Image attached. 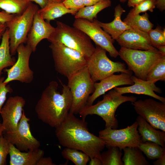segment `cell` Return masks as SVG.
Listing matches in <instances>:
<instances>
[{
	"mask_svg": "<svg viewBox=\"0 0 165 165\" xmlns=\"http://www.w3.org/2000/svg\"><path fill=\"white\" fill-rule=\"evenodd\" d=\"M30 2H34L38 4L42 8L44 7L48 3V0H28Z\"/></svg>",
	"mask_w": 165,
	"mask_h": 165,
	"instance_id": "obj_44",
	"label": "cell"
},
{
	"mask_svg": "<svg viewBox=\"0 0 165 165\" xmlns=\"http://www.w3.org/2000/svg\"><path fill=\"white\" fill-rule=\"evenodd\" d=\"M136 113L153 127L165 132V103L151 98L131 103Z\"/></svg>",
	"mask_w": 165,
	"mask_h": 165,
	"instance_id": "obj_13",
	"label": "cell"
},
{
	"mask_svg": "<svg viewBox=\"0 0 165 165\" xmlns=\"http://www.w3.org/2000/svg\"><path fill=\"white\" fill-rule=\"evenodd\" d=\"M121 47L134 50L153 49L148 33L131 28L125 31L116 40Z\"/></svg>",
	"mask_w": 165,
	"mask_h": 165,
	"instance_id": "obj_17",
	"label": "cell"
},
{
	"mask_svg": "<svg viewBox=\"0 0 165 165\" xmlns=\"http://www.w3.org/2000/svg\"><path fill=\"white\" fill-rule=\"evenodd\" d=\"M132 74L122 72L119 75L113 74L94 83V90L90 96L86 105H92L99 96L115 87L124 85H131L134 82L131 79Z\"/></svg>",
	"mask_w": 165,
	"mask_h": 165,
	"instance_id": "obj_16",
	"label": "cell"
},
{
	"mask_svg": "<svg viewBox=\"0 0 165 165\" xmlns=\"http://www.w3.org/2000/svg\"><path fill=\"white\" fill-rule=\"evenodd\" d=\"M62 3L67 8L77 11L85 6L83 0H64Z\"/></svg>",
	"mask_w": 165,
	"mask_h": 165,
	"instance_id": "obj_37",
	"label": "cell"
},
{
	"mask_svg": "<svg viewBox=\"0 0 165 165\" xmlns=\"http://www.w3.org/2000/svg\"><path fill=\"white\" fill-rule=\"evenodd\" d=\"M106 52L96 45L94 51L87 60L86 67L94 83L116 72L132 74V71L126 68L124 63L110 60L106 55Z\"/></svg>",
	"mask_w": 165,
	"mask_h": 165,
	"instance_id": "obj_8",
	"label": "cell"
},
{
	"mask_svg": "<svg viewBox=\"0 0 165 165\" xmlns=\"http://www.w3.org/2000/svg\"><path fill=\"white\" fill-rule=\"evenodd\" d=\"M89 162L90 165H102L101 160L97 157L90 158Z\"/></svg>",
	"mask_w": 165,
	"mask_h": 165,
	"instance_id": "obj_42",
	"label": "cell"
},
{
	"mask_svg": "<svg viewBox=\"0 0 165 165\" xmlns=\"http://www.w3.org/2000/svg\"><path fill=\"white\" fill-rule=\"evenodd\" d=\"M5 130V128L0 121V137L3 134Z\"/></svg>",
	"mask_w": 165,
	"mask_h": 165,
	"instance_id": "obj_48",
	"label": "cell"
},
{
	"mask_svg": "<svg viewBox=\"0 0 165 165\" xmlns=\"http://www.w3.org/2000/svg\"><path fill=\"white\" fill-rule=\"evenodd\" d=\"M154 165H165V151H164L160 156L153 163Z\"/></svg>",
	"mask_w": 165,
	"mask_h": 165,
	"instance_id": "obj_41",
	"label": "cell"
},
{
	"mask_svg": "<svg viewBox=\"0 0 165 165\" xmlns=\"http://www.w3.org/2000/svg\"><path fill=\"white\" fill-rule=\"evenodd\" d=\"M33 52L28 45L20 44L16 50L17 59L14 64L9 68H6L7 77L4 82L7 84L13 81H18L22 83H31L34 78V72L29 67L30 57Z\"/></svg>",
	"mask_w": 165,
	"mask_h": 165,
	"instance_id": "obj_11",
	"label": "cell"
},
{
	"mask_svg": "<svg viewBox=\"0 0 165 165\" xmlns=\"http://www.w3.org/2000/svg\"><path fill=\"white\" fill-rule=\"evenodd\" d=\"M138 147L149 160L158 159L165 151V147L151 141L142 142Z\"/></svg>",
	"mask_w": 165,
	"mask_h": 165,
	"instance_id": "obj_32",
	"label": "cell"
},
{
	"mask_svg": "<svg viewBox=\"0 0 165 165\" xmlns=\"http://www.w3.org/2000/svg\"><path fill=\"white\" fill-rule=\"evenodd\" d=\"M138 127L136 121L123 129L105 127L99 132V137L104 140L107 148L116 147L122 150L126 147H138L142 141Z\"/></svg>",
	"mask_w": 165,
	"mask_h": 165,
	"instance_id": "obj_10",
	"label": "cell"
},
{
	"mask_svg": "<svg viewBox=\"0 0 165 165\" xmlns=\"http://www.w3.org/2000/svg\"><path fill=\"white\" fill-rule=\"evenodd\" d=\"M56 24L48 41L51 43H61L76 50L88 59L95 50L89 36L81 30L61 22L57 21Z\"/></svg>",
	"mask_w": 165,
	"mask_h": 165,
	"instance_id": "obj_4",
	"label": "cell"
},
{
	"mask_svg": "<svg viewBox=\"0 0 165 165\" xmlns=\"http://www.w3.org/2000/svg\"><path fill=\"white\" fill-rule=\"evenodd\" d=\"M110 0H101L90 6H85L80 9L75 15V19L82 18L93 21L97 18V14L103 9L110 6Z\"/></svg>",
	"mask_w": 165,
	"mask_h": 165,
	"instance_id": "obj_24",
	"label": "cell"
},
{
	"mask_svg": "<svg viewBox=\"0 0 165 165\" xmlns=\"http://www.w3.org/2000/svg\"><path fill=\"white\" fill-rule=\"evenodd\" d=\"M123 150L124 155L121 159L124 165L150 164L138 147H126Z\"/></svg>",
	"mask_w": 165,
	"mask_h": 165,
	"instance_id": "obj_27",
	"label": "cell"
},
{
	"mask_svg": "<svg viewBox=\"0 0 165 165\" xmlns=\"http://www.w3.org/2000/svg\"><path fill=\"white\" fill-rule=\"evenodd\" d=\"M131 79L134 84L129 86L124 87H115L113 89L121 94L132 93L143 94L152 97L160 101L165 103V98L157 95L155 92L162 93V90L155 85L146 80H143L133 75Z\"/></svg>",
	"mask_w": 165,
	"mask_h": 165,
	"instance_id": "obj_19",
	"label": "cell"
},
{
	"mask_svg": "<svg viewBox=\"0 0 165 165\" xmlns=\"http://www.w3.org/2000/svg\"><path fill=\"white\" fill-rule=\"evenodd\" d=\"M145 0H128L127 6L129 7H134L140 4Z\"/></svg>",
	"mask_w": 165,
	"mask_h": 165,
	"instance_id": "obj_43",
	"label": "cell"
},
{
	"mask_svg": "<svg viewBox=\"0 0 165 165\" xmlns=\"http://www.w3.org/2000/svg\"><path fill=\"white\" fill-rule=\"evenodd\" d=\"M64 0H48V3H62Z\"/></svg>",
	"mask_w": 165,
	"mask_h": 165,
	"instance_id": "obj_49",
	"label": "cell"
},
{
	"mask_svg": "<svg viewBox=\"0 0 165 165\" xmlns=\"http://www.w3.org/2000/svg\"><path fill=\"white\" fill-rule=\"evenodd\" d=\"M125 10L120 4L114 9V19L111 22L104 23L97 20L98 24L106 32L109 34L113 40H116L125 31L132 28L121 19V16Z\"/></svg>",
	"mask_w": 165,
	"mask_h": 165,
	"instance_id": "obj_22",
	"label": "cell"
},
{
	"mask_svg": "<svg viewBox=\"0 0 165 165\" xmlns=\"http://www.w3.org/2000/svg\"><path fill=\"white\" fill-rule=\"evenodd\" d=\"M50 157H42L38 161L36 165H56Z\"/></svg>",
	"mask_w": 165,
	"mask_h": 165,
	"instance_id": "obj_39",
	"label": "cell"
},
{
	"mask_svg": "<svg viewBox=\"0 0 165 165\" xmlns=\"http://www.w3.org/2000/svg\"><path fill=\"white\" fill-rule=\"evenodd\" d=\"M9 151V143L2 134L0 137V165L7 164V157Z\"/></svg>",
	"mask_w": 165,
	"mask_h": 165,
	"instance_id": "obj_35",
	"label": "cell"
},
{
	"mask_svg": "<svg viewBox=\"0 0 165 165\" xmlns=\"http://www.w3.org/2000/svg\"><path fill=\"white\" fill-rule=\"evenodd\" d=\"M73 25L85 33L96 45L107 51L111 57L116 58L119 56L118 51L113 45L114 40L101 28L97 20L94 19L93 21H90L85 19L77 18Z\"/></svg>",
	"mask_w": 165,
	"mask_h": 165,
	"instance_id": "obj_12",
	"label": "cell"
},
{
	"mask_svg": "<svg viewBox=\"0 0 165 165\" xmlns=\"http://www.w3.org/2000/svg\"><path fill=\"white\" fill-rule=\"evenodd\" d=\"M7 28L6 23L0 22V39Z\"/></svg>",
	"mask_w": 165,
	"mask_h": 165,
	"instance_id": "obj_45",
	"label": "cell"
},
{
	"mask_svg": "<svg viewBox=\"0 0 165 165\" xmlns=\"http://www.w3.org/2000/svg\"><path fill=\"white\" fill-rule=\"evenodd\" d=\"M101 0H83L85 6L94 5Z\"/></svg>",
	"mask_w": 165,
	"mask_h": 165,
	"instance_id": "obj_46",
	"label": "cell"
},
{
	"mask_svg": "<svg viewBox=\"0 0 165 165\" xmlns=\"http://www.w3.org/2000/svg\"><path fill=\"white\" fill-rule=\"evenodd\" d=\"M27 117L24 110L17 127L9 133L3 132V136L9 143L14 145L21 151L27 152L39 148L40 143L31 134Z\"/></svg>",
	"mask_w": 165,
	"mask_h": 165,
	"instance_id": "obj_14",
	"label": "cell"
},
{
	"mask_svg": "<svg viewBox=\"0 0 165 165\" xmlns=\"http://www.w3.org/2000/svg\"><path fill=\"white\" fill-rule=\"evenodd\" d=\"M151 44L153 47L165 46V29L159 26L151 29L148 33Z\"/></svg>",
	"mask_w": 165,
	"mask_h": 165,
	"instance_id": "obj_33",
	"label": "cell"
},
{
	"mask_svg": "<svg viewBox=\"0 0 165 165\" xmlns=\"http://www.w3.org/2000/svg\"><path fill=\"white\" fill-rule=\"evenodd\" d=\"M38 9V6L31 2L23 13L16 15L13 19L6 23L12 56L15 55L20 44L26 43L34 15Z\"/></svg>",
	"mask_w": 165,
	"mask_h": 165,
	"instance_id": "obj_9",
	"label": "cell"
},
{
	"mask_svg": "<svg viewBox=\"0 0 165 165\" xmlns=\"http://www.w3.org/2000/svg\"><path fill=\"white\" fill-rule=\"evenodd\" d=\"M156 8L155 0H145V1L133 8L130 12L134 14H139L141 13L147 11L152 12Z\"/></svg>",
	"mask_w": 165,
	"mask_h": 165,
	"instance_id": "obj_34",
	"label": "cell"
},
{
	"mask_svg": "<svg viewBox=\"0 0 165 165\" xmlns=\"http://www.w3.org/2000/svg\"><path fill=\"white\" fill-rule=\"evenodd\" d=\"M68 79L67 86L69 88L72 98L69 112L77 114L86 106L90 94L94 92V82L86 67Z\"/></svg>",
	"mask_w": 165,
	"mask_h": 165,
	"instance_id": "obj_7",
	"label": "cell"
},
{
	"mask_svg": "<svg viewBox=\"0 0 165 165\" xmlns=\"http://www.w3.org/2000/svg\"><path fill=\"white\" fill-rule=\"evenodd\" d=\"M156 7L163 12L165 9V0H155Z\"/></svg>",
	"mask_w": 165,
	"mask_h": 165,
	"instance_id": "obj_40",
	"label": "cell"
},
{
	"mask_svg": "<svg viewBox=\"0 0 165 165\" xmlns=\"http://www.w3.org/2000/svg\"><path fill=\"white\" fill-rule=\"evenodd\" d=\"M55 28L49 23L46 22L37 13H35L32 25L28 35L26 43L35 51L39 42L44 39H47L54 31Z\"/></svg>",
	"mask_w": 165,
	"mask_h": 165,
	"instance_id": "obj_18",
	"label": "cell"
},
{
	"mask_svg": "<svg viewBox=\"0 0 165 165\" xmlns=\"http://www.w3.org/2000/svg\"><path fill=\"white\" fill-rule=\"evenodd\" d=\"M118 52L128 69L133 72L136 77L145 80L149 71L163 56L156 48L141 50L121 47Z\"/></svg>",
	"mask_w": 165,
	"mask_h": 165,
	"instance_id": "obj_6",
	"label": "cell"
},
{
	"mask_svg": "<svg viewBox=\"0 0 165 165\" xmlns=\"http://www.w3.org/2000/svg\"><path fill=\"white\" fill-rule=\"evenodd\" d=\"M121 2H125L127 1H128V0H119Z\"/></svg>",
	"mask_w": 165,
	"mask_h": 165,
	"instance_id": "obj_50",
	"label": "cell"
},
{
	"mask_svg": "<svg viewBox=\"0 0 165 165\" xmlns=\"http://www.w3.org/2000/svg\"><path fill=\"white\" fill-rule=\"evenodd\" d=\"M149 15L146 12L142 15L134 14L129 12L123 21L131 28L148 33L154 25L150 21Z\"/></svg>",
	"mask_w": 165,
	"mask_h": 165,
	"instance_id": "obj_25",
	"label": "cell"
},
{
	"mask_svg": "<svg viewBox=\"0 0 165 165\" xmlns=\"http://www.w3.org/2000/svg\"><path fill=\"white\" fill-rule=\"evenodd\" d=\"M156 48L162 55H165V46H157Z\"/></svg>",
	"mask_w": 165,
	"mask_h": 165,
	"instance_id": "obj_47",
	"label": "cell"
},
{
	"mask_svg": "<svg viewBox=\"0 0 165 165\" xmlns=\"http://www.w3.org/2000/svg\"><path fill=\"white\" fill-rule=\"evenodd\" d=\"M4 77L0 78V113L6 99L8 93H11L12 89L9 85L4 83Z\"/></svg>",
	"mask_w": 165,
	"mask_h": 165,
	"instance_id": "obj_36",
	"label": "cell"
},
{
	"mask_svg": "<svg viewBox=\"0 0 165 165\" xmlns=\"http://www.w3.org/2000/svg\"><path fill=\"white\" fill-rule=\"evenodd\" d=\"M137 99L133 96H123L113 89L104 94L102 100L94 105H86L79 114L84 119L89 115H97L105 121V127L117 129L118 121L115 116L117 109L122 104L128 101L133 102Z\"/></svg>",
	"mask_w": 165,
	"mask_h": 165,
	"instance_id": "obj_3",
	"label": "cell"
},
{
	"mask_svg": "<svg viewBox=\"0 0 165 165\" xmlns=\"http://www.w3.org/2000/svg\"><path fill=\"white\" fill-rule=\"evenodd\" d=\"M10 165H36L44 154V151L38 148L34 150L22 152L9 143Z\"/></svg>",
	"mask_w": 165,
	"mask_h": 165,
	"instance_id": "obj_20",
	"label": "cell"
},
{
	"mask_svg": "<svg viewBox=\"0 0 165 165\" xmlns=\"http://www.w3.org/2000/svg\"><path fill=\"white\" fill-rule=\"evenodd\" d=\"M57 82L52 81L44 90L35 107L38 118L56 128L64 120L69 113L72 98L69 87L62 85V93L58 91Z\"/></svg>",
	"mask_w": 165,
	"mask_h": 165,
	"instance_id": "obj_2",
	"label": "cell"
},
{
	"mask_svg": "<svg viewBox=\"0 0 165 165\" xmlns=\"http://www.w3.org/2000/svg\"><path fill=\"white\" fill-rule=\"evenodd\" d=\"M26 103L24 99L18 95L10 97L2 106L0 114L2 124L5 128L4 132L9 133L17 127Z\"/></svg>",
	"mask_w": 165,
	"mask_h": 165,
	"instance_id": "obj_15",
	"label": "cell"
},
{
	"mask_svg": "<svg viewBox=\"0 0 165 165\" xmlns=\"http://www.w3.org/2000/svg\"><path fill=\"white\" fill-rule=\"evenodd\" d=\"M108 148L107 151L101 153L102 165H124L121 159L122 150L116 147Z\"/></svg>",
	"mask_w": 165,
	"mask_h": 165,
	"instance_id": "obj_29",
	"label": "cell"
},
{
	"mask_svg": "<svg viewBox=\"0 0 165 165\" xmlns=\"http://www.w3.org/2000/svg\"><path fill=\"white\" fill-rule=\"evenodd\" d=\"M77 11L66 8L62 3H48L44 7L38 9L37 13L46 22L69 13L75 15Z\"/></svg>",
	"mask_w": 165,
	"mask_h": 165,
	"instance_id": "obj_23",
	"label": "cell"
},
{
	"mask_svg": "<svg viewBox=\"0 0 165 165\" xmlns=\"http://www.w3.org/2000/svg\"><path fill=\"white\" fill-rule=\"evenodd\" d=\"M10 52L9 31L7 28L2 35L0 45V77L2 70L15 63V59Z\"/></svg>",
	"mask_w": 165,
	"mask_h": 165,
	"instance_id": "obj_26",
	"label": "cell"
},
{
	"mask_svg": "<svg viewBox=\"0 0 165 165\" xmlns=\"http://www.w3.org/2000/svg\"><path fill=\"white\" fill-rule=\"evenodd\" d=\"M31 2L28 0H0V9L8 14L20 15Z\"/></svg>",
	"mask_w": 165,
	"mask_h": 165,
	"instance_id": "obj_28",
	"label": "cell"
},
{
	"mask_svg": "<svg viewBox=\"0 0 165 165\" xmlns=\"http://www.w3.org/2000/svg\"><path fill=\"white\" fill-rule=\"evenodd\" d=\"M146 80L154 83L165 81V55L162 56L150 70Z\"/></svg>",
	"mask_w": 165,
	"mask_h": 165,
	"instance_id": "obj_31",
	"label": "cell"
},
{
	"mask_svg": "<svg viewBox=\"0 0 165 165\" xmlns=\"http://www.w3.org/2000/svg\"><path fill=\"white\" fill-rule=\"evenodd\" d=\"M61 154L64 159L70 160L76 165H86L89 161V156L79 150L65 147L62 151Z\"/></svg>",
	"mask_w": 165,
	"mask_h": 165,
	"instance_id": "obj_30",
	"label": "cell"
},
{
	"mask_svg": "<svg viewBox=\"0 0 165 165\" xmlns=\"http://www.w3.org/2000/svg\"><path fill=\"white\" fill-rule=\"evenodd\" d=\"M55 128L56 135L62 146L82 151L90 159L97 157L101 159V152L105 146V142L89 131L85 119H79L69 112Z\"/></svg>",
	"mask_w": 165,
	"mask_h": 165,
	"instance_id": "obj_1",
	"label": "cell"
},
{
	"mask_svg": "<svg viewBox=\"0 0 165 165\" xmlns=\"http://www.w3.org/2000/svg\"><path fill=\"white\" fill-rule=\"evenodd\" d=\"M16 15L7 13L4 11L0 12V22L6 23L13 19Z\"/></svg>",
	"mask_w": 165,
	"mask_h": 165,
	"instance_id": "obj_38",
	"label": "cell"
},
{
	"mask_svg": "<svg viewBox=\"0 0 165 165\" xmlns=\"http://www.w3.org/2000/svg\"><path fill=\"white\" fill-rule=\"evenodd\" d=\"M138 130L142 142L151 141L165 147V132L156 129L139 116L136 118Z\"/></svg>",
	"mask_w": 165,
	"mask_h": 165,
	"instance_id": "obj_21",
	"label": "cell"
},
{
	"mask_svg": "<svg viewBox=\"0 0 165 165\" xmlns=\"http://www.w3.org/2000/svg\"><path fill=\"white\" fill-rule=\"evenodd\" d=\"M56 70L68 79L86 67L87 59L81 53L60 43H51Z\"/></svg>",
	"mask_w": 165,
	"mask_h": 165,
	"instance_id": "obj_5",
	"label": "cell"
}]
</instances>
